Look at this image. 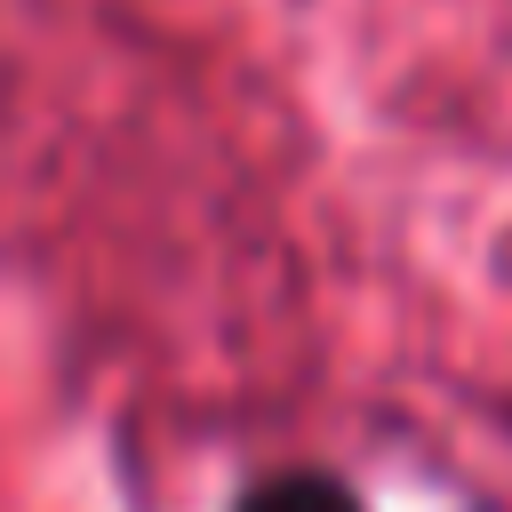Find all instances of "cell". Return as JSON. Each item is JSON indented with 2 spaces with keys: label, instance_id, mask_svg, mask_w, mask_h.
Instances as JSON below:
<instances>
[{
  "label": "cell",
  "instance_id": "1",
  "mask_svg": "<svg viewBox=\"0 0 512 512\" xmlns=\"http://www.w3.org/2000/svg\"><path fill=\"white\" fill-rule=\"evenodd\" d=\"M240 512H360V496L328 472H272L240 496Z\"/></svg>",
  "mask_w": 512,
  "mask_h": 512
}]
</instances>
